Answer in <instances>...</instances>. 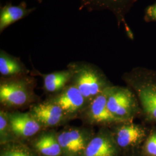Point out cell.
<instances>
[{
    "label": "cell",
    "mask_w": 156,
    "mask_h": 156,
    "mask_svg": "<svg viewBox=\"0 0 156 156\" xmlns=\"http://www.w3.org/2000/svg\"><path fill=\"white\" fill-rule=\"evenodd\" d=\"M36 81L27 75L3 78L0 82V103L5 109H17L37 102L39 97L34 89Z\"/></svg>",
    "instance_id": "6da1fadb"
},
{
    "label": "cell",
    "mask_w": 156,
    "mask_h": 156,
    "mask_svg": "<svg viewBox=\"0 0 156 156\" xmlns=\"http://www.w3.org/2000/svg\"><path fill=\"white\" fill-rule=\"evenodd\" d=\"M67 68L71 72L69 83L76 87L90 102L107 87L104 75L97 66L86 62H71Z\"/></svg>",
    "instance_id": "7a4b0ae2"
},
{
    "label": "cell",
    "mask_w": 156,
    "mask_h": 156,
    "mask_svg": "<svg viewBox=\"0 0 156 156\" xmlns=\"http://www.w3.org/2000/svg\"><path fill=\"white\" fill-rule=\"evenodd\" d=\"M91 127L67 126L57 133L62 154L66 156H82L94 135Z\"/></svg>",
    "instance_id": "3957f363"
},
{
    "label": "cell",
    "mask_w": 156,
    "mask_h": 156,
    "mask_svg": "<svg viewBox=\"0 0 156 156\" xmlns=\"http://www.w3.org/2000/svg\"><path fill=\"white\" fill-rule=\"evenodd\" d=\"M46 101L60 106L70 120L79 118L89 104L76 87L69 83L58 93L52 94Z\"/></svg>",
    "instance_id": "277c9868"
},
{
    "label": "cell",
    "mask_w": 156,
    "mask_h": 156,
    "mask_svg": "<svg viewBox=\"0 0 156 156\" xmlns=\"http://www.w3.org/2000/svg\"><path fill=\"white\" fill-rule=\"evenodd\" d=\"M108 87L91 101L82 113L79 119L84 124L95 126L122 123L112 113L107 106Z\"/></svg>",
    "instance_id": "5b68a950"
},
{
    "label": "cell",
    "mask_w": 156,
    "mask_h": 156,
    "mask_svg": "<svg viewBox=\"0 0 156 156\" xmlns=\"http://www.w3.org/2000/svg\"><path fill=\"white\" fill-rule=\"evenodd\" d=\"M107 106L112 113L122 122H127L132 116L135 108L132 93L126 88L109 87Z\"/></svg>",
    "instance_id": "8992f818"
},
{
    "label": "cell",
    "mask_w": 156,
    "mask_h": 156,
    "mask_svg": "<svg viewBox=\"0 0 156 156\" xmlns=\"http://www.w3.org/2000/svg\"><path fill=\"white\" fill-rule=\"evenodd\" d=\"M29 112L45 129L57 127L71 120L60 106L46 101L32 105Z\"/></svg>",
    "instance_id": "52a82bcc"
},
{
    "label": "cell",
    "mask_w": 156,
    "mask_h": 156,
    "mask_svg": "<svg viewBox=\"0 0 156 156\" xmlns=\"http://www.w3.org/2000/svg\"><path fill=\"white\" fill-rule=\"evenodd\" d=\"M12 133L15 139H28L46 129L28 112H8Z\"/></svg>",
    "instance_id": "ba28073f"
},
{
    "label": "cell",
    "mask_w": 156,
    "mask_h": 156,
    "mask_svg": "<svg viewBox=\"0 0 156 156\" xmlns=\"http://www.w3.org/2000/svg\"><path fill=\"white\" fill-rule=\"evenodd\" d=\"M134 1L135 0H80L79 9H84L89 12L109 11L116 17L118 24H123L128 31L125 16Z\"/></svg>",
    "instance_id": "9c48e42d"
},
{
    "label": "cell",
    "mask_w": 156,
    "mask_h": 156,
    "mask_svg": "<svg viewBox=\"0 0 156 156\" xmlns=\"http://www.w3.org/2000/svg\"><path fill=\"white\" fill-rule=\"evenodd\" d=\"M113 134L101 129L90 141L82 156H118V148Z\"/></svg>",
    "instance_id": "30bf717a"
},
{
    "label": "cell",
    "mask_w": 156,
    "mask_h": 156,
    "mask_svg": "<svg viewBox=\"0 0 156 156\" xmlns=\"http://www.w3.org/2000/svg\"><path fill=\"white\" fill-rule=\"evenodd\" d=\"M113 136L120 148L128 149L138 145L145 137V133L140 126L133 123H126L116 128Z\"/></svg>",
    "instance_id": "8fae6325"
},
{
    "label": "cell",
    "mask_w": 156,
    "mask_h": 156,
    "mask_svg": "<svg viewBox=\"0 0 156 156\" xmlns=\"http://www.w3.org/2000/svg\"><path fill=\"white\" fill-rule=\"evenodd\" d=\"M35 10V8H28L24 1L18 5H13L11 2H7L5 5L1 6L0 9V33L9 26L27 16Z\"/></svg>",
    "instance_id": "7c38bea8"
},
{
    "label": "cell",
    "mask_w": 156,
    "mask_h": 156,
    "mask_svg": "<svg viewBox=\"0 0 156 156\" xmlns=\"http://www.w3.org/2000/svg\"><path fill=\"white\" fill-rule=\"evenodd\" d=\"M36 151L42 156H61L62 147L57 138V133L54 130L45 129L38 134L34 142Z\"/></svg>",
    "instance_id": "4fadbf2b"
},
{
    "label": "cell",
    "mask_w": 156,
    "mask_h": 156,
    "mask_svg": "<svg viewBox=\"0 0 156 156\" xmlns=\"http://www.w3.org/2000/svg\"><path fill=\"white\" fill-rule=\"evenodd\" d=\"M35 75H40L44 81V88L46 91L55 94L63 89L69 83L71 78V72L67 69L56 71L49 73H42L37 70H33Z\"/></svg>",
    "instance_id": "5bb4252c"
},
{
    "label": "cell",
    "mask_w": 156,
    "mask_h": 156,
    "mask_svg": "<svg viewBox=\"0 0 156 156\" xmlns=\"http://www.w3.org/2000/svg\"><path fill=\"white\" fill-rule=\"evenodd\" d=\"M30 71L20 59L6 53L0 51V73L3 78H11L27 75Z\"/></svg>",
    "instance_id": "9a60e30c"
},
{
    "label": "cell",
    "mask_w": 156,
    "mask_h": 156,
    "mask_svg": "<svg viewBox=\"0 0 156 156\" xmlns=\"http://www.w3.org/2000/svg\"><path fill=\"white\" fill-rule=\"evenodd\" d=\"M139 97L145 112L156 121V87L146 86L140 88Z\"/></svg>",
    "instance_id": "2e32d148"
},
{
    "label": "cell",
    "mask_w": 156,
    "mask_h": 156,
    "mask_svg": "<svg viewBox=\"0 0 156 156\" xmlns=\"http://www.w3.org/2000/svg\"><path fill=\"white\" fill-rule=\"evenodd\" d=\"M0 137L1 144L15 139L12 133L8 111L4 109H1L0 111Z\"/></svg>",
    "instance_id": "e0dca14e"
},
{
    "label": "cell",
    "mask_w": 156,
    "mask_h": 156,
    "mask_svg": "<svg viewBox=\"0 0 156 156\" xmlns=\"http://www.w3.org/2000/svg\"><path fill=\"white\" fill-rule=\"evenodd\" d=\"M1 156H33L27 149L20 146H13L6 147L1 153Z\"/></svg>",
    "instance_id": "ac0fdd59"
},
{
    "label": "cell",
    "mask_w": 156,
    "mask_h": 156,
    "mask_svg": "<svg viewBox=\"0 0 156 156\" xmlns=\"http://www.w3.org/2000/svg\"><path fill=\"white\" fill-rule=\"evenodd\" d=\"M144 151L147 156H156V133L152 134L147 138Z\"/></svg>",
    "instance_id": "d6986e66"
},
{
    "label": "cell",
    "mask_w": 156,
    "mask_h": 156,
    "mask_svg": "<svg viewBox=\"0 0 156 156\" xmlns=\"http://www.w3.org/2000/svg\"><path fill=\"white\" fill-rule=\"evenodd\" d=\"M146 17L149 20L156 21V3L147 8Z\"/></svg>",
    "instance_id": "ffe728a7"
},
{
    "label": "cell",
    "mask_w": 156,
    "mask_h": 156,
    "mask_svg": "<svg viewBox=\"0 0 156 156\" xmlns=\"http://www.w3.org/2000/svg\"><path fill=\"white\" fill-rule=\"evenodd\" d=\"M38 1V2L40 3V4H41L42 3V0H37Z\"/></svg>",
    "instance_id": "44dd1931"
}]
</instances>
